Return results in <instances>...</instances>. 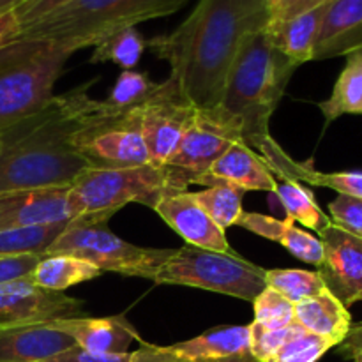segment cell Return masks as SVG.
Instances as JSON below:
<instances>
[{
  "label": "cell",
  "mask_w": 362,
  "mask_h": 362,
  "mask_svg": "<svg viewBox=\"0 0 362 362\" xmlns=\"http://www.w3.org/2000/svg\"><path fill=\"white\" fill-rule=\"evenodd\" d=\"M269 25L265 0H198L189 16L170 34L147 41V46L170 66L197 108L221 103L226 74L247 35Z\"/></svg>",
  "instance_id": "cell-1"
},
{
  "label": "cell",
  "mask_w": 362,
  "mask_h": 362,
  "mask_svg": "<svg viewBox=\"0 0 362 362\" xmlns=\"http://www.w3.org/2000/svg\"><path fill=\"white\" fill-rule=\"evenodd\" d=\"M92 81L53 95L42 108L0 129V194L69 187L87 172L73 133L90 105Z\"/></svg>",
  "instance_id": "cell-2"
},
{
  "label": "cell",
  "mask_w": 362,
  "mask_h": 362,
  "mask_svg": "<svg viewBox=\"0 0 362 362\" xmlns=\"http://www.w3.org/2000/svg\"><path fill=\"white\" fill-rule=\"evenodd\" d=\"M297 67L265 28L244 39L230 66L219 106L240 124V140L258 154L274 144L269 122Z\"/></svg>",
  "instance_id": "cell-3"
},
{
  "label": "cell",
  "mask_w": 362,
  "mask_h": 362,
  "mask_svg": "<svg viewBox=\"0 0 362 362\" xmlns=\"http://www.w3.org/2000/svg\"><path fill=\"white\" fill-rule=\"evenodd\" d=\"M189 0H73L21 30L16 39L55 42L71 52L95 46L120 28L170 16Z\"/></svg>",
  "instance_id": "cell-4"
},
{
  "label": "cell",
  "mask_w": 362,
  "mask_h": 362,
  "mask_svg": "<svg viewBox=\"0 0 362 362\" xmlns=\"http://www.w3.org/2000/svg\"><path fill=\"white\" fill-rule=\"evenodd\" d=\"M73 52L55 42L13 39L0 46V129L37 112Z\"/></svg>",
  "instance_id": "cell-5"
},
{
  "label": "cell",
  "mask_w": 362,
  "mask_h": 362,
  "mask_svg": "<svg viewBox=\"0 0 362 362\" xmlns=\"http://www.w3.org/2000/svg\"><path fill=\"white\" fill-rule=\"evenodd\" d=\"M193 184L189 173L170 165L129 166L113 170H87L73 187L83 207V214L113 216L127 204L151 207L166 197L187 191Z\"/></svg>",
  "instance_id": "cell-6"
},
{
  "label": "cell",
  "mask_w": 362,
  "mask_h": 362,
  "mask_svg": "<svg viewBox=\"0 0 362 362\" xmlns=\"http://www.w3.org/2000/svg\"><path fill=\"white\" fill-rule=\"evenodd\" d=\"M108 214H83L66 226L46 255H71L101 272L154 281L156 274L175 250L144 247L120 239L108 228Z\"/></svg>",
  "instance_id": "cell-7"
},
{
  "label": "cell",
  "mask_w": 362,
  "mask_h": 362,
  "mask_svg": "<svg viewBox=\"0 0 362 362\" xmlns=\"http://www.w3.org/2000/svg\"><path fill=\"white\" fill-rule=\"evenodd\" d=\"M73 145L88 170L129 168L151 163L138 106L119 110L92 99L73 133Z\"/></svg>",
  "instance_id": "cell-8"
},
{
  "label": "cell",
  "mask_w": 362,
  "mask_h": 362,
  "mask_svg": "<svg viewBox=\"0 0 362 362\" xmlns=\"http://www.w3.org/2000/svg\"><path fill=\"white\" fill-rule=\"evenodd\" d=\"M158 285L191 286L253 303L265 288V269L240 255L184 244L156 274Z\"/></svg>",
  "instance_id": "cell-9"
},
{
  "label": "cell",
  "mask_w": 362,
  "mask_h": 362,
  "mask_svg": "<svg viewBox=\"0 0 362 362\" xmlns=\"http://www.w3.org/2000/svg\"><path fill=\"white\" fill-rule=\"evenodd\" d=\"M197 110L179 83L170 76L156 83L148 98L138 105L141 134L152 165H166L170 161L193 122Z\"/></svg>",
  "instance_id": "cell-10"
},
{
  "label": "cell",
  "mask_w": 362,
  "mask_h": 362,
  "mask_svg": "<svg viewBox=\"0 0 362 362\" xmlns=\"http://www.w3.org/2000/svg\"><path fill=\"white\" fill-rule=\"evenodd\" d=\"M240 140V124L221 106L197 110L179 147L166 165L189 173L193 184L198 182L212 165Z\"/></svg>",
  "instance_id": "cell-11"
},
{
  "label": "cell",
  "mask_w": 362,
  "mask_h": 362,
  "mask_svg": "<svg viewBox=\"0 0 362 362\" xmlns=\"http://www.w3.org/2000/svg\"><path fill=\"white\" fill-rule=\"evenodd\" d=\"M133 362H257L250 350L247 325H221L175 345L141 343Z\"/></svg>",
  "instance_id": "cell-12"
},
{
  "label": "cell",
  "mask_w": 362,
  "mask_h": 362,
  "mask_svg": "<svg viewBox=\"0 0 362 362\" xmlns=\"http://www.w3.org/2000/svg\"><path fill=\"white\" fill-rule=\"evenodd\" d=\"M83 216L73 187H39L0 194V230L71 223Z\"/></svg>",
  "instance_id": "cell-13"
},
{
  "label": "cell",
  "mask_w": 362,
  "mask_h": 362,
  "mask_svg": "<svg viewBox=\"0 0 362 362\" xmlns=\"http://www.w3.org/2000/svg\"><path fill=\"white\" fill-rule=\"evenodd\" d=\"M85 303L66 292H53L30 279L0 285V325L35 324L83 317Z\"/></svg>",
  "instance_id": "cell-14"
},
{
  "label": "cell",
  "mask_w": 362,
  "mask_h": 362,
  "mask_svg": "<svg viewBox=\"0 0 362 362\" xmlns=\"http://www.w3.org/2000/svg\"><path fill=\"white\" fill-rule=\"evenodd\" d=\"M318 239L324 246V260L318 274L325 288L345 308L361 300L362 296V239L331 223Z\"/></svg>",
  "instance_id": "cell-15"
},
{
  "label": "cell",
  "mask_w": 362,
  "mask_h": 362,
  "mask_svg": "<svg viewBox=\"0 0 362 362\" xmlns=\"http://www.w3.org/2000/svg\"><path fill=\"white\" fill-rule=\"evenodd\" d=\"M154 211L170 228L175 230L186 240V244L221 253H233L225 230L212 221L211 216L194 200L193 193L182 191L163 198Z\"/></svg>",
  "instance_id": "cell-16"
},
{
  "label": "cell",
  "mask_w": 362,
  "mask_h": 362,
  "mask_svg": "<svg viewBox=\"0 0 362 362\" xmlns=\"http://www.w3.org/2000/svg\"><path fill=\"white\" fill-rule=\"evenodd\" d=\"M74 345L52 322L0 325V362H39Z\"/></svg>",
  "instance_id": "cell-17"
},
{
  "label": "cell",
  "mask_w": 362,
  "mask_h": 362,
  "mask_svg": "<svg viewBox=\"0 0 362 362\" xmlns=\"http://www.w3.org/2000/svg\"><path fill=\"white\" fill-rule=\"evenodd\" d=\"M52 324L71 336L78 346L94 354H126L133 341L144 343L126 315L62 318Z\"/></svg>",
  "instance_id": "cell-18"
},
{
  "label": "cell",
  "mask_w": 362,
  "mask_h": 362,
  "mask_svg": "<svg viewBox=\"0 0 362 362\" xmlns=\"http://www.w3.org/2000/svg\"><path fill=\"white\" fill-rule=\"evenodd\" d=\"M197 184L207 187L218 186V184H230V186L240 187L246 193L247 191H271V193H274L278 179L269 170L267 163L257 151L247 147L244 141H235L209 168V172L198 179Z\"/></svg>",
  "instance_id": "cell-19"
},
{
  "label": "cell",
  "mask_w": 362,
  "mask_h": 362,
  "mask_svg": "<svg viewBox=\"0 0 362 362\" xmlns=\"http://www.w3.org/2000/svg\"><path fill=\"white\" fill-rule=\"evenodd\" d=\"M362 52V0H329L313 49V60Z\"/></svg>",
  "instance_id": "cell-20"
},
{
  "label": "cell",
  "mask_w": 362,
  "mask_h": 362,
  "mask_svg": "<svg viewBox=\"0 0 362 362\" xmlns=\"http://www.w3.org/2000/svg\"><path fill=\"white\" fill-rule=\"evenodd\" d=\"M237 226L247 230V232L260 235L264 239L278 243L285 247L290 255L299 258L306 264L318 265L324 260V246L318 237L311 235L306 230L299 228L292 219H278L272 216L258 214V212H246L237 219Z\"/></svg>",
  "instance_id": "cell-21"
},
{
  "label": "cell",
  "mask_w": 362,
  "mask_h": 362,
  "mask_svg": "<svg viewBox=\"0 0 362 362\" xmlns=\"http://www.w3.org/2000/svg\"><path fill=\"white\" fill-rule=\"evenodd\" d=\"M296 322L311 334L329 339L334 346L345 339L352 327L349 308L343 306L329 290L296 304Z\"/></svg>",
  "instance_id": "cell-22"
},
{
  "label": "cell",
  "mask_w": 362,
  "mask_h": 362,
  "mask_svg": "<svg viewBox=\"0 0 362 362\" xmlns=\"http://www.w3.org/2000/svg\"><path fill=\"white\" fill-rule=\"evenodd\" d=\"M327 4L315 7V9L299 14L288 21L265 27L272 45L297 66L313 60L315 42H317L318 32H320Z\"/></svg>",
  "instance_id": "cell-23"
},
{
  "label": "cell",
  "mask_w": 362,
  "mask_h": 362,
  "mask_svg": "<svg viewBox=\"0 0 362 362\" xmlns=\"http://www.w3.org/2000/svg\"><path fill=\"white\" fill-rule=\"evenodd\" d=\"M103 272L88 262L71 255H45L30 274V281L53 292H66L67 288L99 278Z\"/></svg>",
  "instance_id": "cell-24"
},
{
  "label": "cell",
  "mask_w": 362,
  "mask_h": 362,
  "mask_svg": "<svg viewBox=\"0 0 362 362\" xmlns=\"http://www.w3.org/2000/svg\"><path fill=\"white\" fill-rule=\"evenodd\" d=\"M318 108L327 124L343 115H362V52L346 57L332 94Z\"/></svg>",
  "instance_id": "cell-25"
},
{
  "label": "cell",
  "mask_w": 362,
  "mask_h": 362,
  "mask_svg": "<svg viewBox=\"0 0 362 362\" xmlns=\"http://www.w3.org/2000/svg\"><path fill=\"white\" fill-rule=\"evenodd\" d=\"M276 197L281 202L283 209L286 212V218L292 219L293 223H300L306 228L315 230L320 233L325 226L331 225V219L322 212L315 200L313 193L303 186V182L297 180L279 179L276 184Z\"/></svg>",
  "instance_id": "cell-26"
},
{
  "label": "cell",
  "mask_w": 362,
  "mask_h": 362,
  "mask_svg": "<svg viewBox=\"0 0 362 362\" xmlns=\"http://www.w3.org/2000/svg\"><path fill=\"white\" fill-rule=\"evenodd\" d=\"M145 48H147V41L136 27L120 28L106 35L94 46L90 64L113 62L122 67V71L134 69L141 60Z\"/></svg>",
  "instance_id": "cell-27"
},
{
  "label": "cell",
  "mask_w": 362,
  "mask_h": 362,
  "mask_svg": "<svg viewBox=\"0 0 362 362\" xmlns=\"http://www.w3.org/2000/svg\"><path fill=\"white\" fill-rule=\"evenodd\" d=\"M265 285L292 304H299L327 290L318 271L304 269H265Z\"/></svg>",
  "instance_id": "cell-28"
},
{
  "label": "cell",
  "mask_w": 362,
  "mask_h": 362,
  "mask_svg": "<svg viewBox=\"0 0 362 362\" xmlns=\"http://www.w3.org/2000/svg\"><path fill=\"white\" fill-rule=\"evenodd\" d=\"M246 191L230 184H218L204 191L193 193L194 200L212 218V221L226 232V228L237 225V219L244 212L243 200Z\"/></svg>",
  "instance_id": "cell-29"
},
{
  "label": "cell",
  "mask_w": 362,
  "mask_h": 362,
  "mask_svg": "<svg viewBox=\"0 0 362 362\" xmlns=\"http://www.w3.org/2000/svg\"><path fill=\"white\" fill-rule=\"evenodd\" d=\"M64 225L35 226V228L0 230V258L20 257V255H46L60 233L66 230Z\"/></svg>",
  "instance_id": "cell-30"
},
{
  "label": "cell",
  "mask_w": 362,
  "mask_h": 362,
  "mask_svg": "<svg viewBox=\"0 0 362 362\" xmlns=\"http://www.w3.org/2000/svg\"><path fill=\"white\" fill-rule=\"evenodd\" d=\"M332 346L334 345L329 339L311 334L297 324L292 336L286 339L285 345L271 357L269 362H317Z\"/></svg>",
  "instance_id": "cell-31"
},
{
  "label": "cell",
  "mask_w": 362,
  "mask_h": 362,
  "mask_svg": "<svg viewBox=\"0 0 362 362\" xmlns=\"http://www.w3.org/2000/svg\"><path fill=\"white\" fill-rule=\"evenodd\" d=\"M154 87L156 83L151 81L147 73L126 69L119 74V78L115 80L105 101L110 106L119 110L134 108V106L141 105L148 98V94L154 90Z\"/></svg>",
  "instance_id": "cell-32"
},
{
  "label": "cell",
  "mask_w": 362,
  "mask_h": 362,
  "mask_svg": "<svg viewBox=\"0 0 362 362\" xmlns=\"http://www.w3.org/2000/svg\"><path fill=\"white\" fill-rule=\"evenodd\" d=\"M255 324L265 329H283L296 322V304L265 286L253 300Z\"/></svg>",
  "instance_id": "cell-33"
},
{
  "label": "cell",
  "mask_w": 362,
  "mask_h": 362,
  "mask_svg": "<svg viewBox=\"0 0 362 362\" xmlns=\"http://www.w3.org/2000/svg\"><path fill=\"white\" fill-rule=\"evenodd\" d=\"M296 180L297 182L313 184V186L329 187V189H334L338 194L362 198V172L324 173L317 172V170L304 165V163H299Z\"/></svg>",
  "instance_id": "cell-34"
},
{
  "label": "cell",
  "mask_w": 362,
  "mask_h": 362,
  "mask_svg": "<svg viewBox=\"0 0 362 362\" xmlns=\"http://www.w3.org/2000/svg\"><path fill=\"white\" fill-rule=\"evenodd\" d=\"M297 322L283 329H265L251 322L250 327V350L257 362H269L271 357L285 345L286 339L292 336Z\"/></svg>",
  "instance_id": "cell-35"
},
{
  "label": "cell",
  "mask_w": 362,
  "mask_h": 362,
  "mask_svg": "<svg viewBox=\"0 0 362 362\" xmlns=\"http://www.w3.org/2000/svg\"><path fill=\"white\" fill-rule=\"evenodd\" d=\"M329 214L336 226L362 239V198L338 194L329 204Z\"/></svg>",
  "instance_id": "cell-36"
},
{
  "label": "cell",
  "mask_w": 362,
  "mask_h": 362,
  "mask_svg": "<svg viewBox=\"0 0 362 362\" xmlns=\"http://www.w3.org/2000/svg\"><path fill=\"white\" fill-rule=\"evenodd\" d=\"M71 2H73V0H27V2L21 4L18 9H14L13 13L21 32ZM20 32H18V34H20Z\"/></svg>",
  "instance_id": "cell-37"
},
{
  "label": "cell",
  "mask_w": 362,
  "mask_h": 362,
  "mask_svg": "<svg viewBox=\"0 0 362 362\" xmlns=\"http://www.w3.org/2000/svg\"><path fill=\"white\" fill-rule=\"evenodd\" d=\"M327 2L329 0H265L269 11V25L288 21Z\"/></svg>",
  "instance_id": "cell-38"
},
{
  "label": "cell",
  "mask_w": 362,
  "mask_h": 362,
  "mask_svg": "<svg viewBox=\"0 0 362 362\" xmlns=\"http://www.w3.org/2000/svg\"><path fill=\"white\" fill-rule=\"evenodd\" d=\"M42 257L45 255H20V257L0 258V285L30 278L32 271Z\"/></svg>",
  "instance_id": "cell-39"
},
{
  "label": "cell",
  "mask_w": 362,
  "mask_h": 362,
  "mask_svg": "<svg viewBox=\"0 0 362 362\" xmlns=\"http://www.w3.org/2000/svg\"><path fill=\"white\" fill-rule=\"evenodd\" d=\"M39 362H133V352L126 354H94L74 345L57 356Z\"/></svg>",
  "instance_id": "cell-40"
},
{
  "label": "cell",
  "mask_w": 362,
  "mask_h": 362,
  "mask_svg": "<svg viewBox=\"0 0 362 362\" xmlns=\"http://www.w3.org/2000/svg\"><path fill=\"white\" fill-rule=\"evenodd\" d=\"M339 352L352 362H362V322L352 324L349 334L339 343Z\"/></svg>",
  "instance_id": "cell-41"
},
{
  "label": "cell",
  "mask_w": 362,
  "mask_h": 362,
  "mask_svg": "<svg viewBox=\"0 0 362 362\" xmlns=\"http://www.w3.org/2000/svg\"><path fill=\"white\" fill-rule=\"evenodd\" d=\"M18 32H20V27H18L14 13L0 14V46L16 39Z\"/></svg>",
  "instance_id": "cell-42"
},
{
  "label": "cell",
  "mask_w": 362,
  "mask_h": 362,
  "mask_svg": "<svg viewBox=\"0 0 362 362\" xmlns=\"http://www.w3.org/2000/svg\"><path fill=\"white\" fill-rule=\"evenodd\" d=\"M23 2H27V0H0V14L13 13V11L18 9Z\"/></svg>",
  "instance_id": "cell-43"
},
{
  "label": "cell",
  "mask_w": 362,
  "mask_h": 362,
  "mask_svg": "<svg viewBox=\"0 0 362 362\" xmlns=\"http://www.w3.org/2000/svg\"><path fill=\"white\" fill-rule=\"evenodd\" d=\"M361 300H362V296H361Z\"/></svg>",
  "instance_id": "cell-44"
}]
</instances>
